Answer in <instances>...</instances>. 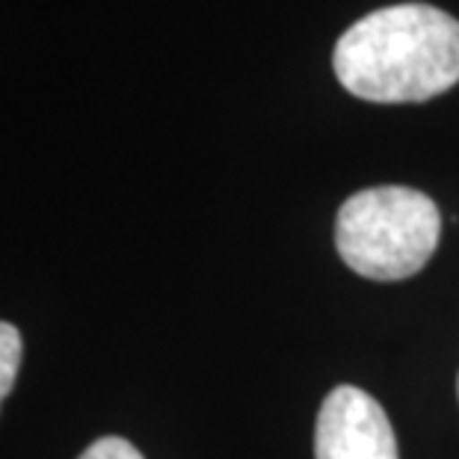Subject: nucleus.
I'll return each instance as SVG.
<instances>
[{
	"instance_id": "obj_4",
	"label": "nucleus",
	"mask_w": 459,
	"mask_h": 459,
	"mask_svg": "<svg viewBox=\"0 0 459 459\" xmlns=\"http://www.w3.org/2000/svg\"><path fill=\"white\" fill-rule=\"evenodd\" d=\"M18 365H22V332L0 320V403L13 392Z\"/></svg>"
},
{
	"instance_id": "obj_3",
	"label": "nucleus",
	"mask_w": 459,
	"mask_h": 459,
	"mask_svg": "<svg viewBox=\"0 0 459 459\" xmlns=\"http://www.w3.org/2000/svg\"><path fill=\"white\" fill-rule=\"evenodd\" d=\"M315 459H400L385 409L356 385H335L317 412Z\"/></svg>"
},
{
	"instance_id": "obj_6",
	"label": "nucleus",
	"mask_w": 459,
	"mask_h": 459,
	"mask_svg": "<svg viewBox=\"0 0 459 459\" xmlns=\"http://www.w3.org/2000/svg\"><path fill=\"white\" fill-rule=\"evenodd\" d=\"M456 397H459V377H456Z\"/></svg>"
},
{
	"instance_id": "obj_5",
	"label": "nucleus",
	"mask_w": 459,
	"mask_h": 459,
	"mask_svg": "<svg viewBox=\"0 0 459 459\" xmlns=\"http://www.w3.org/2000/svg\"><path fill=\"white\" fill-rule=\"evenodd\" d=\"M77 459H143V454L119 436H101L99 442H92Z\"/></svg>"
},
{
	"instance_id": "obj_2",
	"label": "nucleus",
	"mask_w": 459,
	"mask_h": 459,
	"mask_svg": "<svg viewBox=\"0 0 459 459\" xmlns=\"http://www.w3.org/2000/svg\"><path fill=\"white\" fill-rule=\"evenodd\" d=\"M436 202L412 187H370L350 196L335 220V249L350 270L374 281H400L427 267L438 247Z\"/></svg>"
},
{
	"instance_id": "obj_1",
	"label": "nucleus",
	"mask_w": 459,
	"mask_h": 459,
	"mask_svg": "<svg viewBox=\"0 0 459 459\" xmlns=\"http://www.w3.org/2000/svg\"><path fill=\"white\" fill-rule=\"evenodd\" d=\"M341 86L374 104H418L459 83V22L427 4L365 15L338 39Z\"/></svg>"
}]
</instances>
